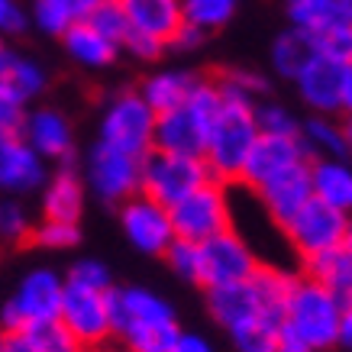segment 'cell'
I'll return each mask as SVG.
<instances>
[{
	"label": "cell",
	"instance_id": "obj_1",
	"mask_svg": "<svg viewBox=\"0 0 352 352\" xmlns=\"http://www.w3.org/2000/svg\"><path fill=\"white\" fill-rule=\"evenodd\" d=\"M220 94H223V91H220ZM252 107H256V104L223 94V104H220L214 123H210L207 146H204V155H201L214 182H220V184L239 182L245 155H249V149L256 146V139H258Z\"/></svg>",
	"mask_w": 352,
	"mask_h": 352
},
{
	"label": "cell",
	"instance_id": "obj_2",
	"mask_svg": "<svg viewBox=\"0 0 352 352\" xmlns=\"http://www.w3.org/2000/svg\"><path fill=\"white\" fill-rule=\"evenodd\" d=\"M220 104H223V94H220L217 81L197 78L191 97L184 100L182 107L155 117L152 149L178 152V155H204L207 133H210V123H214Z\"/></svg>",
	"mask_w": 352,
	"mask_h": 352
},
{
	"label": "cell",
	"instance_id": "obj_3",
	"mask_svg": "<svg viewBox=\"0 0 352 352\" xmlns=\"http://www.w3.org/2000/svg\"><path fill=\"white\" fill-rule=\"evenodd\" d=\"M340 314L342 300L327 291L323 285L310 281V278H298L291 298L285 304V327L294 336L310 346V352H327L336 346V333H340Z\"/></svg>",
	"mask_w": 352,
	"mask_h": 352
},
{
	"label": "cell",
	"instance_id": "obj_4",
	"mask_svg": "<svg viewBox=\"0 0 352 352\" xmlns=\"http://www.w3.org/2000/svg\"><path fill=\"white\" fill-rule=\"evenodd\" d=\"M207 182H214V178L201 155L149 149L139 159V194H146L149 201L162 204V207H175Z\"/></svg>",
	"mask_w": 352,
	"mask_h": 352
},
{
	"label": "cell",
	"instance_id": "obj_5",
	"mask_svg": "<svg viewBox=\"0 0 352 352\" xmlns=\"http://www.w3.org/2000/svg\"><path fill=\"white\" fill-rule=\"evenodd\" d=\"M152 136H155V110L139 97V91H120L117 97H110L100 117L97 142L142 159L152 149Z\"/></svg>",
	"mask_w": 352,
	"mask_h": 352
},
{
	"label": "cell",
	"instance_id": "obj_6",
	"mask_svg": "<svg viewBox=\"0 0 352 352\" xmlns=\"http://www.w3.org/2000/svg\"><path fill=\"white\" fill-rule=\"evenodd\" d=\"M168 217L175 239H188V243H204V239L230 230L233 226V210H230L226 184L207 182L204 188L188 194L184 201L168 207Z\"/></svg>",
	"mask_w": 352,
	"mask_h": 352
},
{
	"label": "cell",
	"instance_id": "obj_7",
	"mask_svg": "<svg viewBox=\"0 0 352 352\" xmlns=\"http://www.w3.org/2000/svg\"><path fill=\"white\" fill-rule=\"evenodd\" d=\"M197 256H201V262H197V285L201 288L236 285V281H245L258 268L256 249L249 245V239L236 226L197 243Z\"/></svg>",
	"mask_w": 352,
	"mask_h": 352
},
{
	"label": "cell",
	"instance_id": "obj_8",
	"mask_svg": "<svg viewBox=\"0 0 352 352\" xmlns=\"http://www.w3.org/2000/svg\"><path fill=\"white\" fill-rule=\"evenodd\" d=\"M62 291L65 278L55 275L52 268H36L20 281V288L7 300V307L0 314L3 333H20L30 323L55 320L58 307H62Z\"/></svg>",
	"mask_w": 352,
	"mask_h": 352
},
{
	"label": "cell",
	"instance_id": "obj_9",
	"mask_svg": "<svg viewBox=\"0 0 352 352\" xmlns=\"http://www.w3.org/2000/svg\"><path fill=\"white\" fill-rule=\"evenodd\" d=\"M346 220H349V214H342V210L330 207V204L310 197L298 214L281 226V233H285V239H288L291 249H294L300 258H310V256L327 252V249L342 245Z\"/></svg>",
	"mask_w": 352,
	"mask_h": 352
},
{
	"label": "cell",
	"instance_id": "obj_10",
	"mask_svg": "<svg viewBox=\"0 0 352 352\" xmlns=\"http://www.w3.org/2000/svg\"><path fill=\"white\" fill-rule=\"evenodd\" d=\"M58 320L65 323V330L75 336L81 349L104 346V342L113 340L107 291H87V288H75V285H65Z\"/></svg>",
	"mask_w": 352,
	"mask_h": 352
},
{
	"label": "cell",
	"instance_id": "obj_11",
	"mask_svg": "<svg viewBox=\"0 0 352 352\" xmlns=\"http://www.w3.org/2000/svg\"><path fill=\"white\" fill-rule=\"evenodd\" d=\"M107 304H110V327H113V336L120 342L126 340V336H133V333L149 330V327L175 323L171 304L149 288H136V285L110 288Z\"/></svg>",
	"mask_w": 352,
	"mask_h": 352
},
{
	"label": "cell",
	"instance_id": "obj_12",
	"mask_svg": "<svg viewBox=\"0 0 352 352\" xmlns=\"http://www.w3.org/2000/svg\"><path fill=\"white\" fill-rule=\"evenodd\" d=\"M85 184L94 191V197L120 207L133 194H139V159L97 142L91 155H87Z\"/></svg>",
	"mask_w": 352,
	"mask_h": 352
},
{
	"label": "cell",
	"instance_id": "obj_13",
	"mask_svg": "<svg viewBox=\"0 0 352 352\" xmlns=\"http://www.w3.org/2000/svg\"><path fill=\"white\" fill-rule=\"evenodd\" d=\"M120 226L133 245L146 256H165V249L175 239L168 207L149 201L146 194H133L120 204Z\"/></svg>",
	"mask_w": 352,
	"mask_h": 352
},
{
	"label": "cell",
	"instance_id": "obj_14",
	"mask_svg": "<svg viewBox=\"0 0 352 352\" xmlns=\"http://www.w3.org/2000/svg\"><path fill=\"white\" fill-rule=\"evenodd\" d=\"M300 162H310L298 136H262L258 133L256 146L245 155V165L239 171V184H245L249 191H258L262 184L278 178L281 171L294 168Z\"/></svg>",
	"mask_w": 352,
	"mask_h": 352
},
{
	"label": "cell",
	"instance_id": "obj_15",
	"mask_svg": "<svg viewBox=\"0 0 352 352\" xmlns=\"http://www.w3.org/2000/svg\"><path fill=\"white\" fill-rule=\"evenodd\" d=\"M20 136L26 139L36 155L43 162H62V165H72V155H75V133H72V123L65 113H58L55 107H39L23 117Z\"/></svg>",
	"mask_w": 352,
	"mask_h": 352
},
{
	"label": "cell",
	"instance_id": "obj_16",
	"mask_svg": "<svg viewBox=\"0 0 352 352\" xmlns=\"http://www.w3.org/2000/svg\"><path fill=\"white\" fill-rule=\"evenodd\" d=\"M252 194L258 197V204H262V210L268 214V220L275 226H285L291 217L314 197V188H310V162H300L294 168L281 171L278 178H272V182L262 184V188Z\"/></svg>",
	"mask_w": 352,
	"mask_h": 352
},
{
	"label": "cell",
	"instance_id": "obj_17",
	"mask_svg": "<svg viewBox=\"0 0 352 352\" xmlns=\"http://www.w3.org/2000/svg\"><path fill=\"white\" fill-rule=\"evenodd\" d=\"M45 184V162L13 129H0V191L26 194Z\"/></svg>",
	"mask_w": 352,
	"mask_h": 352
},
{
	"label": "cell",
	"instance_id": "obj_18",
	"mask_svg": "<svg viewBox=\"0 0 352 352\" xmlns=\"http://www.w3.org/2000/svg\"><path fill=\"white\" fill-rule=\"evenodd\" d=\"M207 310L226 333H236L249 327V323L262 320V304H258L256 285L245 278L236 285H220V288H207Z\"/></svg>",
	"mask_w": 352,
	"mask_h": 352
},
{
	"label": "cell",
	"instance_id": "obj_19",
	"mask_svg": "<svg viewBox=\"0 0 352 352\" xmlns=\"http://www.w3.org/2000/svg\"><path fill=\"white\" fill-rule=\"evenodd\" d=\"M340 65L327 62L320 55H314L300 75L294 78L300 104H307L310 113L317 117H336L340 113Z\"/></svg>",
	"mask_w": 352,
	"mask_h": 352
},
{
	"label": "cell",
	"instance_id": "obj_20",
	"mask_svg": "<svg viewBox=\"0 0 352 352\" xmlns=\"http://www.w3.org/2000/svg\"><path fill=\"white\" fill-rule=\"evenodd\" d=\"M126 13L129 32H142L168 45L175 30L182 26V0H120Z\"/></svg>",
	"mask_w": 352,
	"mask_h": 352
},
{
	"label": "cell",
	"instance_id": "obj_21",
	"mask_svg": "<svg viewBox=\"0 0 352 352\" xmlns=\"http://www.w3.org/2000/svg\"><path fill=\"white\" fill-rule=\"evenodd\" d=\"M81 210H85V182L78 178V171L72 165H62L52 178H45L43 220L78 223Z\"/></svg>",
	"mask_w": 352,
	"mask_h": 352
},
{
	"label": "cell",
	"instance_id": "obj_22",
	"mask_svg": "<svg viewBox=\"0 0 352 352\" xmlns=\"http://www.w3.org/2000/svg\"><path fill=\"white\" fill-rule=\"evenodd\" d=\"M314 197L342 214H352V162L349 159H310Z\"/></svg>",
	"mask_w": 352,
	"mask_h": 352
},
{
	"label": "cell",
	"instance_id": "obj_23",
	"mask_svg": "<svg viewBox=\"0 0 352 352\" xmlns=\"http://www.w3.org/2000/svg\"><path fill=\"white\" fill-rule=\"evenodd\" d=\"M194 85H197V75L191 72H182V68H162V72H152L149 78H142L139 85V97L159 113H168V110L182 107L184 100L191 97Z\"/></svg>",
	"mask_w": 352,
	"mask_h": 352
},
{
	"label": "cell",
	"instance_id": "obj_24",
	"mask_svg": "<svg viewBox=\"0 0 352 352\" xmlns=\"http://www.w3.org/2000/svg\"><path fill=\"white\" fill-rule=\"evenodd\" d=\"M62 39H65V52L72 55L78 65H85V68H107V65L117 62L120 55V45L110 43L107 36H100L87 20L68 26L62 32Z\"/></svg>",
	"mask_w": 352,
	"mask_h": 352
},
{
	"label": "cell",
	"instance_id": "obj_25",
	"mask_svg": "<svg viewBox=\"0 0 352 352\" xmlns=\"http://www.w3.org/2000/svg\"><path fill=\"white\" fill-rule=\"evenodd\" d=\"M304 272H307L304 278H310V281L323 285L327 291H333L342 304L352 300V256L342 245L327 249L320 256L304 258Z\"/></svg>",
	"mask_w": 352,
	"mask_h": 352
},
{
	"label": "cell",
	"instance_id": "obj_26",
	"mask_svg": "<svg viewBox=\"0 0 352 352\" xmlns=\"http://www.w3.org/2000/svg\"><path fill=\"white\" fill-rule=\"evenodd\" d=\"M298 139L307 152V159H349L346 133H342V123L336 117L310 113L298 126Z\"/></svg>",
	"mask_w": 352,
	"mask_h": 352
},
{
	"label": "cell",
	"instance_id": "obj_27",
	"mask_svg": "<svg viewBox=\"0 0 352 352\" xmlns=\"http://www.w3.org/2000/svg\"><path fill=\"white\" fill-rule=\"evenodd\" d=\"M314 43H310V32L304 30H294V26H288L285 32H278L275 43H272V68H275L278 78H288V81H294V78L300 75V68L314 58Z\"/></svg>",
	"mask_w": 352,
	"mask_h": 352
},
{
	"label": "cell",
	"instance_id": "obj_28",
	"mask_svg": "<svg viewBox=\"0 0 352 352\" xmlns=\"http://www.w3.org/2000/svg\"><path fill=\"white\" fill-rule=\"evenodd\" d=\"M0 85L7 87L16 100H32V97H39L49 85V75H45V68L39 62H32L26 55H16L10 52L7 55V65H3V75H0Z\"/></svg>",
	"mask_w": 352,
	"mask_h": 352
},
{
	"label": "cell",
	"instance_id": "obj_29",
	"mask_svg": "<svg viewBox=\"0 0 352 352\" xmlns=\"http://www.w3.org/2000/svg\"><path fill=\"white\" fill-rule=\"evenodd\" d=\"M239 0H182V20L201 32L223 30L236 16Z\"/></svg>",
	"mask_w": 352,
	"mask_h": 352
},
{
	"label": "cell",
	"instance_id": "obj_30",
	"mask_svg": "<svg viewBox=\"0 0 352 352\" xmlns=\"http://www.w3.org/2000/svg\"><path fill=\"white\" fill-rule=\"evenodd\" d=\"M310 43H314V52L320 58H327V62L340 65V68L352 65V23H342L336 16L323 30L310 32Z\"/></svg>",
	"mask_w": 352,
	"mask_h": 352
},
{
	"label": "cell",
	"instance_id": "obj_31",
	"mask_svg": "<svg viewBox=\"0 0 352 352\" xmlns=\"http://www.w3.org/2000/svg\"><path fill=\"white\" fill-rule=\"evenodd\" d=\"M26 340L36 346L39 352H81V346L75 342V336L65 330V323L55 317V320H39V323H30L26 330Z\"/></svg>",
	"mask_w": 352,
	"mask_h": 352
},
{
	"label": "cell",
	"instance_id": "obj_32",
	"mask_svg": "<svg viewBox=\"0 0 352 352\" xmlns=\"http://www.w3.org/2000/svg\"><path fill=\"white\" fill-rule=\"evenodd\" d=\"M32 233V220L26 207L16 201H0V252L26 245Z\"/></svg>",
	"mask_w": 352,
	"mask_h": 352
},
{
	"label": "cell",
	"instance_id": "obj_33",
	"mask_svg": "<svg viewBox=\"0 0 352 352\" xmlns=\"http://www.w3.org/2000/svg\"><path fill=\"white\" fill-rule=\"evenodd\" d=\"M252 113H256V126L262 136H298V126L300 120L291 113L285 104H278V100H258L256 107H252Z\"/></svg>",
	"mask_w": 352,
	"mask_h": 352
},
{
	"label": "cell",
	"instance_id": "obj_34",
	"mask_svg": "<svg viewBox=\"0 0 352 352\" xmlns=\"http://www.w3.org/2000/svg\"><path fill=\"white\" fill-rule=\"evenodd\" d=\"M217 87L230 97H239V100H249V104H258L262 97L268 94V81L258 72H249V68H230L220 78H214Z\"/></svg>",
	"mask_w": 352,
	"mask_h": 352
},
{
	"label": "cell",
	"instance_id": "obj_35",
	"mask_svg": "<svg viewBox=\"0 0 352 352\" xmlns=\"http://www.w3.org/2000/svg\"><path fill=\"white\" fill-rule=\"evenodd\" d=\"M87 23H91L100 36H107L110 43H117V45H123V39H126V32H129L126 13L120 7V0H100L94 10H91ZM120 52H123V49H120Z\"/></svg>",
	"mask_w": 352,
	"mask_h": 352
},
{
	"label": "cell",
	"instance_id": "obj_36",
	"mask_svg": "<svg viewBox=\"0 0 352 352\" xmlns=\"http://www.w3.org/2000/svg\"><path fill=\"white\" fill-rule=\"evenodd\" d=\"M182 327L178 323H165V327H149L142 333H133L123 340V352H168L178 340Z\"/></svg>",
	"mask_w": 352,
	"mask_h": 352
},
{
	"label": "cell",
	"instance_id": "obj_37",
	"mask_svg": "<svg viewBox=\"0 0 352 352\" xmlns=\"http://www.w3.org/2000/svg\"><path fill=\"white\" fill-rule=\"evenodd\" d=\"M81 239L78 223H62V220H43L39 226H32L30 243L43 245V249H72Z\"/></svg>",
	"mask_w": 352,
	"mask_h": 352
},
{
	"label": "cell",
	"instance_id": "obj_38",
	"mask_svg": "<svg viewBox=\"0 0 352 352\" xmlns=\"http://www.w3.org/2000/svg\"><path fill=\"white\" fill-rule=\"evenodd\" d=\"M230 336H233L236 352H275L278 346V327L265 320L249 323V327L230 333Z\"/></svg>",
	"mask_w": 352,
	"mask_h": 352
},
{
	"label": "cell",
	"instance_id": "obj_39",
	"mask_svg": "<svg viewBox=\"0 0 352 352\" xmlns=\"http://www.w3.org/2000/svg\"><path fill=\"white\" fill-rule=\"evenodd\" d=\"M65 285H75V288H87V291H110L113 288V278H110V268L97 258H81L68 268V278Z\"/></svg>",
	"mask_w": 352,
	"mask_h": 352
},
{
	"label": "cell",
	"instance_id": "obj_40",
	"mask_svg": "<svg viewBox=\"0 0 352 352\" xmlns=\"http://www.w3.org/2000/svg\"><path fill=\"white\" fill-rule=\"evenodd\" d=\"M165 262H168L171 272H175L178 278L197 285V262H201V256H197V243H188V239H171V245L165 249Z\"/></svg>",
	"mask_w": 352,
	"mask_h": 352
},
{
	"label": "cell",
	"instance_id": "obj_41",
	"mask_svg": "<svg viewBox=\"0 0 352 352\" xmlns=\"http://www.w3.org/2000/svg\"><path fill=\"white\" fill-rule=\"evenodd\" d=\"M120 49H126L133 58H139V62H155V58L165 52V43L152 39V36H142V32H126V39H123Z\"/></svg>",
	"mask_w": 352,
	"mask_h": 352
},
{
	"label": "cell",
	"instance_id": "obj_42",
	"mask_svg": "<svg viewBox=\"0 0 352 352\" xmlns=\"http://www.w3.org/2000/svg\"><path fill=\"white\" fill-rule=\"evenodd\" d=\"M23 117H26V104L16 100L7 87L0 85V129H13V133H20Z\"/></svg>",
	"mask_w": 352,
	"mask_h": 352
},
{
	"label": "cell",
	"instance_id": "obj_43",
	"mask_svg": "<svg viewBox=\"0 0 352 352\" xmlns=\"http://www.w3.org/2000/svg\"><path fill=\"white\" fill-rule=\"evenodd\" d=\"M204 43H207V32L194 30V26H188V23H182V26L175 30V36L168 39V45L171 49H178V52H197Z\"/></svg>",
	"mask_w": 352,
	"mask_h": 352
},
{
	"label": "cell",
	"instance_id": "obj_44",
	"mask_svg": "<svg viewBox=\"0 0 352 352\" xmlns=\"http://www.w3.org/2000/svg\"><path fill=\"white\" fill-rule=\"evenodd\" d=\"M26 30V13L16 0H0V32H23Z\"/></svg>",
	"mask_w": 352,
	"mask_h": 352
},
{
	"label": "cell",
	"instance_id": "obj_45",
	"mask_svg": "<svg viewBox=\"0 0 352 352\" xmlns=\"http://www.w3.org/2000/svg\"><path fill=\"white\" fill-rule=\"evenodd\" d=\"M168 352H214V346L204 336H197V333H178V340H175V346Z\"/></svg>",
	"mask_w": 352,
	"mask_h": 352
},
{
	"label": "cell",
	"instance_id": "obj_46",
	"mask_svg": "<svg viewBox=\"0 0 352 352\" xmlns=\"http://www.w3.org/2000/svg\"><path fill=\"white\" fill-rule=\"evenodd\" d=\"M275 352H310V346L300 336H294V333L281 323L278 327V346H275Z\"/></svg>",
	"mask_w": 352,
	"mask_h": 352
},
{
	"label": "cell",
	"instance_id": "obj_47",
	"mask_svg": "<svg viewBox=\"0 0 352 352\" xmlns=\"http://www.w3.org/2000/svg\"><path fill=\"white\" fill-rule=\"evenodd\" d=\"M340 113H346V120L352 117V65L340 72Z\"/></svg>",
	"mask_w": 352,
	"mask_h": 352
},
{
	"label": "cell",
	"instance_id": "obj_48",
	"mask_svg": "<svg viewBox=\"0 0 352 352\" xmlns=\"http://www.w3.org/2000/svg\"><path fill=\"white\" fill-rule=\"evenodd\" d=\"M336 346H342V349H352V300H346V304H342L340 333H336Z\"/></svg>",
	"mask_w": 352,
	"mask_h": 352
},
{
	"label": "cell",
	"instance_id": "obj_49",
	"mask_svg": "<svg viewBox=\"0 0 352 352\" xmlns=\"http://www.w3.org/2000/svg\"><path fill=\"white\" fill-rule=\"evenodd\" d=\"M0 352H39L26 340V333H3L0 336Z\"/></svg>",
	"mask_w": 352,
	"mask_h": 352
},
{
	"label": "cell",
	"instance_id": "obj_50",
	"mask_svg": "<svg viewBox=\"0 0 352 352\" xmlns=\"http://www.w3.org/2000/svg\"><path fill=\"white\" fill-rule=\"evenodd\" d=\"M333 10L342 23H352V0H333Z\"/></svg>",
	"mask_w": 352,
	"mask_h": 352
},
{
	"label": "cell",
	"instance_id": "obj_51",
	"mask_svg": "<svg viewBox=\"0 0 352 352\" xmlns=\"http://www.w3.org/2000/svg\"><path fill=\"white\" fill-rule=\"evenodd\" d=\"M314 3H333V0H285L288 10H298V7H314Z\"/></svg>",
	"mask_w": 352,
	"mask_h": 352
},
{
	"label": "cell",
	"instance_id": "obj_52",
	"mask_svg": "<svg viewBox=\"0 0 352 352\" xmlns=\"http://www.w3.org/2000/svg\"><path fill=\"white\" fill-rule=\"evenodd\" d=\"M342 249L352 256V214H349V220H346V236H342Z\"/></svg>",
	"mask_w": 352,
	"mask_h": 352
},
{
	"label": "cell",
	"instance_id": "obj_53",
	"mask_svg": "<svg viewBox=\"0 0 352 352\" xmlns=\"http://www.w3.org/2000/svg\"><path fill=\"white\" fill-rule=\"evenodd\" d=\"M342 133H346V149H349V159H352V117L342 123Z\"/></svg>",
	"mask_w": 352,
	"mask_h": 352
},
{
	"label": "cell",
	"instance_id": "obj_54",
	"mask_svg": "<svg viewBox=\"0 0 352 352\" xmlns=\"http://www.w3.org/2000/svg\"><path fill=\"white\" fill-rule=\"evenodd\" d=\"M81 352H123V349H113L110 342H104V346H91V349H81Z\"/></svg>",
	"mask_w": 352,
	"mask_h": 352
},
{
	"label": "cell",
	"instance_id": "obj_55",
	"mask_svg": "<svg viewBox=\"0 0 352 352\" xmlns=\"http://www.w3.org/2000/svg\"><path fill=\"white\" fill-rule=\"evenodd\" d=\"M7 55H10V52H7V45L0 43V75H3V65H7Z\"/></svg>",
	"mask_w": 352,
	"mask_h": 352
},
{
	"label": "cell",
	"instance_id": "obj_56",
	"mask_svg": "<svg viewBox=\"0 0 352 352\" xmlns=\"http://www.w3.org/2000/svg\"><path fill=\"white\" fill-rule=\"evenodd\" d=\"M0 336H3V333H0Z\"/></svg>",
	"mask_w": 352,
	"mask_h": 352
}]
</instances>
